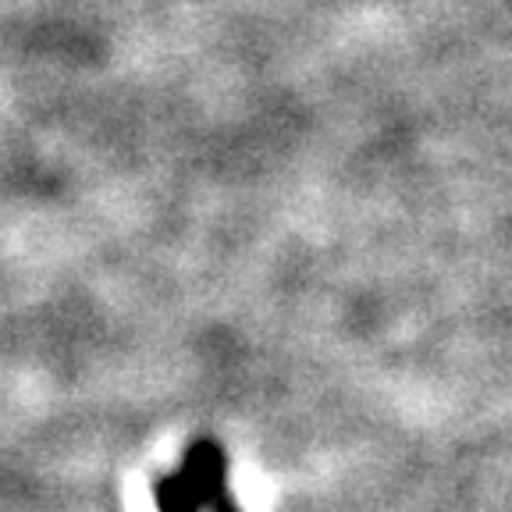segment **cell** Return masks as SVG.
I'll list each match as a JSON object with an SVG mask.
<instances>
[{
	"mask_svg": "<svg viewBox=\"0 0 512 512\" xmlns=\"http://www.w3.org/2000/svg\"><path fill=\"white\" fill-rule=\"evenodd\" d=\"M182 480L196 491V498L203 502V509L217 502L221 495H228V456L214 438H200L185 448L182 456Z\"/></svg>",
	"mask_w": 512,
	"mask_h": 512,
	"instance_id": "1",
	"label": "cell"
},
{
	"mask_svg": "<svg viewBox=\"0 0 512 512\" xmlns=\"http://www.w3.org/2000/svg\"><path fill=\"white\" fill-rule=\"evenodd\" d=\"M153 498H157V512H200L203 509V502L196 498V491L182 480V473L157 477V484H153Z\"/></svg>",
	"mask_w": 512,
	"mask_h": 512,
	"instance_id": "2",
	"label": "cell"
},
{
	"mask_svg": "<svg viewBox=\"0 0 512 512\" xmlns=\"http://www.w3.org/2000/svg\"><path fill=\"white\" fill-rule=\"evenodd\" d=\"M210 512H242V509H239V502L232 498V491H228V495H221L214 505H210Z\"/></svg>",
	"mask_w": 512,
	"mask_h": 512,
	"instance_id": "3",
	"label": "cell"
}]
</instances>
